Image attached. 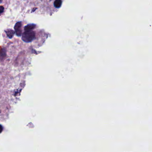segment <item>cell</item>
<instances>
[{"mask_svg":"<svg viewBox=\"0 0 152 152\" xmlns=\"http://www.w3.org/2000/svg\"><path fill=\"white\" fill-rule=\"evenodd\" d=\"M3 127L2 126L0 125V133L2 132Z\"/></svg>","mask_w":152,"mask_h":152,"instance_id":"cell-7","label":"cell"},{"mask_svg":"<svg viewBox=\"0 0 152 152\" xmlns=\"http://www.w3.org/2000/svg\"><path fill=\"white\" fill-rule=\"evenodd\" d=\"M62 1L60 0H56L54 1V5L56 8H60L61 5H62Z\"/></svg>","mask_w":152,"mask_h":152,"instance_id":"cell-5","label":"cell"},{"mask_svg":"<svg viewBox=\"0 0 152 152\" xmlns=\"http://www.w3.org/2000/svg\"><path fill=\"white\" fill-rule=\"evenodd\" d=\"M6 34H7L8 38L10 39H12L13 37L14 36L15 34V32L12 29H7L5 31Z\"/></svg>","mask_w":152,"mask_h":152,"instance_id":"cell-3","label":"cell"},{"mask_svg":"<svg viewBox=\"0 0 152 152\" xmlns=\"http://www.w3.org/2000/svg\"><path fill=\"white\" fill-rule=\"evenodd\" d=\"M4 8L2 6H0V14L4 12Z\"/></svg>","mask_w":152,"mask_h":152,"instance_id":"cell-6","label":"cell"},{"mask_svg":"<svg viewBox=\"0 0 152 152\" xmlns=\"http://www.w3.org/2000/svg\"><path fill=\"white\" fill-rule=\"evenodd\" d=\"M22 22H18L15 25L14 28L15 32L17 36L20 37L22 35Z\"/></svg>","mask_w":152,"mask_h":152,"instance_id":"cell-2","label":"cell"},{"mask_svg":"<svg viewBox=\"0 0 152 152\" xmlns=\"http://www.w3.org/2000/svg\"><path fill=\"white\" fill-rule=\"evenodd\" d=\"M36 25L34 24H29L27 25L26 26H25L24 28L25 31H30L33 30L35 27Z\"/></svg>","mask_w":152,"mask_h":152,"instance_id":"cell-4","label":"cell"},{"mask_svg":"<svg viewBox=\"0 0 152 152\" xmlns=\"http://www.w3.org/2000/svg\"><path fill=\"white\" fill-rule=\"evenodd\" d=\"M35 38V34L33 30L25 31L22 35V40L26 43L33 41Z\"/></svg>","mask_w":152,"mask_h":152,"instance_id":"cell-1","label":"cell"}]
</instances>
